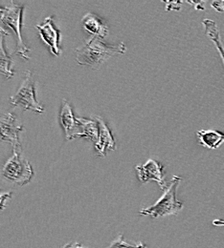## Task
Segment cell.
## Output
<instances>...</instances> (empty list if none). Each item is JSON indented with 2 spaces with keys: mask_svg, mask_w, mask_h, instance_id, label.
<instances>
[{
  "mask_svg": "<svg viewBox=\"0 0 224 248\" xmlns=\"http://www.w3.org/2000/svg\"><path fill=\"white\" fill-rule=\"evenodd\" d=\"M60 120L62 126L65 131L66 140L76 139L78 131V120L75 119L73 111L66 99L63 100Z\"/></svg>",
  "mask_w": 224,
  "mask_h": 248,
  "instance_id": "obj_10",
  "label": "cell"
},
{
  "mask_svg": "<svg viewBox=\"0 0 224 248\" xmlns=\"http://www.w3.org/2000/svg\"><path fill=\"white\" fill-rule=\"evenodd\" d=\"M96 119L99 128V138L95 147L98 155L104 156L105 150H115V141L108 126L103 122V120L101 117H96Z\"/></svg>",
  "mask_w": 224,
  "mask_h": 248,
  "instance_id": "obj_9",
  "label": "cell"
},
{
  "mask_svg": "<svg viewBox=\"0 0 224 248\" xmlns=\"http://www.w3.org/2000/svg\"><path fill=\"white\" fill-rule=\"evenodd\" d=\"M22 14H23V7L12 1L4 9L0 20L15 31V33L17 34V53L20 58L27 61L30 59V56H29L30 49L25 45L21 36Z\"/></svg>",
  "mask_w": 224,
  "mask_h": 248,
  "instance_id": "obj_4",
  "label": "cell"
},
{
  "mask_svg": "<svg viewBox=\"0 0 224 248\" xmlns=\"http://www.w3.org/2000/svg\"><path fill=\"white\" fill-rule=\"evenodd\" d=\"M202 25L204 27V31H205V34L207 35V37L215 44L216 48L218 49L223 62L224 64V46L220 34V31L218 28L217 23L212 20V19H204L202 21Z\"/></svg>",
  "mask_w": 224,
  "mask_h": 248,
  "instance_id": "obj_13",
  "label": "cell"
},
{
  "mask_svg": "<svg viewBox=\"0 0 224 248\" xmlns=\"http://www.w3.org/2000/svg\"><path fill=\"white\" fill-rule=\"evenodd\" d=\"M61 248H83L80 244H77V243H69V244H66L64 247H62Z\"/></svg>",
  "mask_w": 224,
  "mask_h": 248,
  "instance_id": "obj_20",
  "label": "cell"
},
{
  "mask_svg": "<svg viewBox=\"0 0 224 248\" xmlns=\"http://www.w3.org/2000/svg\"><path fill=\"white\" fill-rule=\"evenodd\" d=\"M11 104L15 107H20L23 110H31L34 113L44 112L42 105L38 103L34 93V82L31 71L24 73V78L17 93L11 97Z\"/></svg>",
  "mask_w": 224,
  "mask_h": 248,
  "instance_id": "obj_5",
  "label": "cell"
},
{
  "mask_svg": "<svg viewBox=\"0 0 224 248\" xmlns=\"http://www.w3.org/2000/svg\"><path fill=\"white\" fill-rule=\"evenodd\" d=\"M35 28L38 30V32L42 38V40L47 44L50 48L51 53L54 56H60L61 50L59 48L60 42V32L59 30L55 28L53 23V17L48 16L43 21V24L36 25Z\"/></svg>",
  "mask_w": 224,
  "mask_h": 248,
  "instance_id": "obj_8",
  "label": "cell"
},
{
  "mask_svg": "<svg viewBox=\"0 0 224 248\" xmlns=\"http://www.w3.org/2000/svg\"><path fill=\"white\" fill-rule=\"evenodd\" d=\"M191 5H192L195 9L197 10H202L204 11L205 8H204V2H201V1H198V2H189Z\"/></svg>",
  "mask_w": 224,
  "mask_h": 248,
  "instance_id": "obj_19",
  "label": "cell"
},
{
  "mask_svg": "<svg viewBox=\"0 0 224 248\" xmlns=\"http://www.w3.org/2000/svg\"><path fill=\"white\" fill-rule=\"evenodd\" d=\"M211 6L219 13H224V0H216L211 3Z\"/></svg>",
  "mask_w": 224,
  "mask_h": 248,
  "instance_id": "obj_18",
  "label": "cell"
},
{
  "mask_svg": "<svg viewBox=\"0 0 224 248\" xmlns=\"http://www.w3.org/2000/svg\"><path fill=\"white\" fill-rule=\"evenodd\" d=\"M8 34V31L0 28V74L7 78H12L15 75L13 70V60L5 45V37Z\"/></svg>",
  "mask_w": 224,
  "mask_h": 248,
  "instance_id": "obj_11",
  "label": "cell"
},
{
  "mask_svg": "<svg viewBox=\"0 0 224 248\" xmlns=\"http://www.w3.org/2000/svg\"><path fill=\"white\" fill-rule=\"evenodd\" d=\"M181 178L173 176L168 187L165 189L160 200L149 208L142 209L139 214L142 216H152L154 217H165L175 215L183 208V203L176 198V190L181 182Z\"/></svg>",
  "mask_w": 224,
  "mask_h": 248,
  "instance_id": "obj_2",
  "label": "cell"
},
{
  "mask_svg": "<svg viewBox=\"0 0 224 248\" xmlns=\"http://www.w3.org/2000/svg\"><path fill=\"white\" fill-rule=\"evenodd\" d=\"M3 11H4V9H2V8H0V18H1V16H2V14H3Z\"/></svg>",
  "mask_w": 224,
  "mask_h": 248,
  "instance_id": "obj_22",
  "label": "cell"
},
{
  "mask_svg": "<svg viewBox=\"0 0 224 248\" xmlns=\"http://www.w3.org/2000/svg\"><path fill=\"white\" fill-rule=\"evenodd\" d=\"M125 52V43H120L117 46H110L104 44L100 38L93 37L76 50V60L80 65L90 66L93 69H98L112 57L124 54Z\"/></svg>",
  "mask_w": 224,
  "mask_h": 248,
  "instance_id": "obj_1",
  "label": "cell"
},
{
  "mask_svg": "<svg viewBox=\"0 0 224 248\" xmlns=\"http://www.w3.org/2000/svg\"><path fill=\"white\" fill-rule=\"evenodd\" d=\"M23 130V126L19 124L17 118L11 114L0 113V140L11 143L14 149L21 148L18 135Z\"/></svg>",
  "mask_w": 224,
  "mask_h": 248,
  "instance_id": "obj_6",
  "label": "cell"
},
{
  "mask_svg": "<svg viewBox=\"0 0 224 248\" xmlns=\"http://www.w3.org/2000/svg\"><path fill=\"white\" fill-rule=\"evenodd\" d=\"M196 135L200 144L208 149H217L224 142V134L218 130H199Z\"/></svg>",
  "mask_w": 224,
  "mask_h": 248,
  "instance_id": "obj_12",
  "label": "cell"
},
{
  "mask_svg": "<svg viewBox=\"0 0 224 248\" xmlns=\"http://www.w3.org/2000/svg\"><path fill=\"white\" fill-rule=\"evenodd\" d=\"M136 171L138 172L141 182L147 183L149 181H155L158 184L163 191H165V189L168 187L164 180L163 166L156 160L149 159L145 164L136 166Z\"/></svg>",
  "mask_w": 224,
  "mask_h": 248,
  "instance_id": "obj_7",
  "label": "cell"
},
{
  "mask_svg": "<svg viewBox=\"0 0 224 248\" xmlns=\"http://www.w3.org/2000/svg\"><path fill=\"white\" fill-rule=\"evenodd\" d=\"M12 196H13V192H7V193L0 192V211H2L5 208L6 202L10 200Z\"/></svg>",
  "mask_w": 224,
  "mask_h": 248,
  "instance_id": "obj_17",
  "label": "cell"
},
{
  "mask_svg": "<svg viewBox=\"0 0 224 248\" xmlns=\"http://www.w3.org/2000/svg\"><path fill=\"white\" fill-rule=\"evenodd\" d=\"M1 175L6 181L16 186H25L30 183L34 175L32 166L21 155V148L14 149V155L3 166Z\"/></svg>",
  "mask_w": 224,
  "mask_h": 248,
  "instance_id": "obj_3",
  "label": "cell"
},
{
  "mask_svg": "<svg viewBox=\"0 0 224 248\" xmlns=\"http://www.w3.org/2000/svg\"><path fill=\"white\" fill-rule=\"evenodd\" d=\"M107 248H147V247L142 243L130 244L124 239L123 236H119L116 240H114L110 244V246Z\"/></svg>",
  "mask_w": 224,
  "mask_h": 248,
  "instance_id": "obj_16",
  "label": "cell"
},
{
  "mask_svg": "<svg viewBox=\"0 0 224 248\" xmlns=\"http://www.w3.org/2000/svg\"><path fill=\"white\" fill-rule=\"evenodd\" d=\"M213 224L217 226H224V219H215L213 221Z\"/></svg>",
  "mask_w": 224,
  "mask_h": 248,
  "instance_id": "obj_21",
  "label": "cell"
},
{
  "mask_svg": "<svg viewBox=\"0 0 224 248\" xmlns=\"http://www.w3.org/2000/svg\"><path fill=\"white\" fill-rule=\"evenodd\" d=\"M83 26L89 33L93 34L94 37L103 38L107 34V27L93 15L87 14L83 18Z\"/></svg>",
  "mask_w": 224,
  "mask_h": 248,
  "instance_id": "obj_15",
  "label": "cell"
},
{
  "mask_svg": "<svg viewBox=\"0 0 224 248\" xmlns=\"http://www.w3.org/2000/svg\"><path fill=\"white\" fill-rule=\"evenodd\" d=\"M78 120V131L77 138H87L94 144H96L99 138V128L98 124L92 121L86 119Z\"/></svg>",
  "mask_w": 224,
  "mask_h": 248,
  "instance_id": "obj_14",
  "label": "cell"
}]
</instances>
